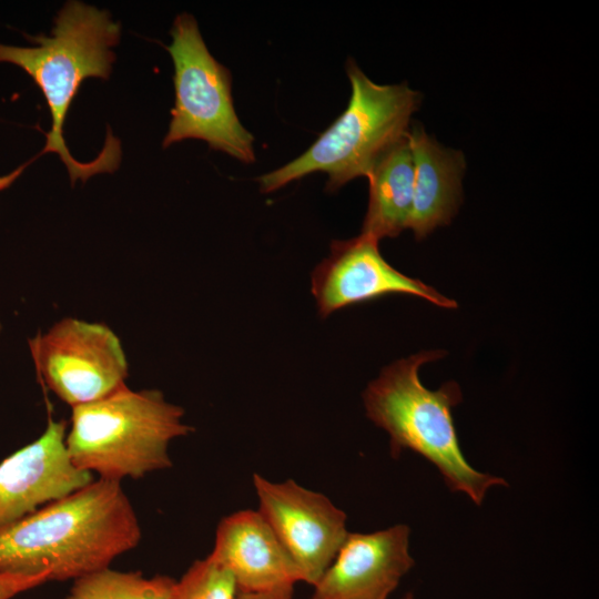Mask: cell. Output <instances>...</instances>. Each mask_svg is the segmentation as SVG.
Returning <instances> with one entry per match:
<instances>
[{
	"mask_svg": "<svg viewBox=\"0 0 599 599\" xmlns=\"http://www.w3.org/2000/svg\"><path fill=\"white\" fill-rule=\"evenodd\" d=\"M410 529L396 524L374 532H348L313 586L311 599H388L414 567Z\"/></svg>",
	"mask_w": 599,
	"mask_h": 599,
	"instance_id": "cell-11",
	"label": "cell"
},
{
	"mask_svg": "<svg viewBox=\"0 0 599 599\" xmlns=\"http://www.w3.org/2000/svg\"><path fill=\"white\" fill-rule=\"evenodd\" d=\"M30 345L43 383L72 407L126 386L122 344L104 324L65 317Z\"/></svg>",
	"mask_w": 599,
	"mask_h": 599,
	"instance_id": "cell-7",
	"label": "cell"
},
{
	"mask_svg": "<svg viewBox=\"0 0 599 599\" xmlns=\"http://www.w3.org/2000/svg\"><path fill=\"white\" fill-rule=\"evenodd\" d=\"M400 599H416V598L412 593H407Z\"/></svg>",
	"mask_w": 599,
	"mask_h": 599,
	"instance_id": "cell-19",
	"label": "cell"
},
{
	"mask_svg": "<svg viewBox=\"0 0 599 599\" xmlns=\"http://www.w3.org/2000/svg\"><path fill=\"white\" fill-rule=\"evenodd\" d=\"M121 26L105 10L80 1H68L54 19L51 35L28 37L35 47L0 43V62L28 73L39 87L50 109L52 126L40 154L55 152L68 169L70 180L87 181L101 172H113L121 160L120 141L108 136L94 161H77L63 139V123L80 85L88 78L109 79L120 41Z\"/></svg>",
	"mask_w": 599,
	"mask_h": 599,
	"instance_id": "cell-2",
	"label": "cell"
},
{
	"mask_svg": "<svg viewBox=\"0 0 599 599\" xmlns=\"http://www.w3.org/2000/svg\"><path fill=\"white\" fill-rule=\"evenodd\" d=\"M67 424L50 420L43 434L0 463V529L93 480L65 446Z\"/></svg>",
	"mask_w": 599,
	"mask_h": 599,
	"instance_id": "cell-10",
	"label": "cell"
},
{
	"mask_svg": "<svg viewBox=\"0 0 599 599\" xmlns=\"http://www.w3.org/2000/svg\"><path fill=\"white\" fill-rule=\"evenodd\" d=\"M209 556L232 573L243 592L270 591L300 581L292 559L255 510H240L222 518Z\"/></svg>",
	"mask_w": 599,
	"mask_h": 599,
	"instance_id": "cell-12",
	"label": "cell"
},
{
	"mask_svg": "<svg viewBox=\"0 0 599 599\" xmlns=\"http://www.w3.org/2000/svg\"><path fill=\"white\" fill-rule=\"evenodd\" d=\"M170 33L166 50L174 65L175 99L163 148L199 139L212 150L253 163L254 136L235 112L229 69L210 53L193 16L179 14Z\"/></svg>",
	"mask_w": 599,
	"mask_h": 599,
	"instance_id": "cell-6",
	"label": "cell"
},
{
	"mask_svg": "<svg viewBox=\"0 0 599 599\" xmlns=\"http://www.w3.org/2000/svg\"><path fill=\"white\" fill-rule=\"evenodd\" d=\"M176 580L103 568L74 580L64 599H171Z\"/></svg>",
	"mask_w": 599,
	"mask_h": 599,
	"instance_id": "cell-15",
	"label": "cell"
},
{
	"mask_svg": "<svg viewBox=\"0 0 599 599\" xmlns=\"http://www.w3.org/2000/svg\"><path fill=\"white\" fill-rule=\"evenodd\" d=\"M444 355L443 351L422 352L385 367L364 390V406L367 417L388 434L394 458L405 449L423 456L451 491L480 506L489 489L508 483L475 469L465 458L451 415L463 399L458 384L450 380L436 390L422 384L419 367Z\"/></svg>",
	"mask_w": 599,
	"mask_h": 599,
	"instance_id": "cell-3",
	"label": "cell"
},
{
	"mask_svg": "<svg viewBox=\"0 0 599 599\" xmlns=\"http://www.w3.org/2000/svg\"><path fill=\"white\" fill-rule=\"evenodd\" d=\"M182 407L156 389L124 386L92 403L72 407L65 446L72 464L99 478L121 481L172 466L169 444L193 428Z\"/></svg>",
	"mask_w": 599,
	"mask_h": 599,
	"instance_id": "cell-4",
	"label": "cell"
},
{
	"mask_svg": "<svg viewBox=\"0 0 599 599\" xmlns=\"http://www.w3.org/2000/svg\"><path fill=\"white\" fill-rule=\"evenodd\" d=\"M414 160V199L408 229L422 240L447 225L461 203L465 160L460 151L443 148L423 126L408 131Z\"/></svg>",
	"mask_w": 599,
	"mask_h": 599,
	"instance_id": "cell-13",
	"label": "cell"
},
{
	"mask_svg": "<svg viewBox=\"0 0 599 599\" xmlns=\"http://www.w3.org/2000/svg\"><path fill=\"white\" fill-rule=\"evenodd\" d=\"M253 484L257 511L292 559L300 581L314 586L348 534L346 514L325 495L293 479L272 483L254 474Z\"/></svg>",
	"mask_w": 599,
	"mask_h": 599,
	"instance_id": "cell-8",
	"label": "cell"
},
{
	"mask_svg": "<svg viewBox=\"0 0 599 599\" xmlns=\"http://www.w3.org/2000/svg\"><path fill=\"white\" fill-rule=\"evenodd\" d=\"M352 93L346 110L317 140L290 163L256 180L263 193L274 192L305 175H328L326 190L335 192L366 176L377 160L408 132L422 95L406 83L377 84L353 59L346 63Z\"/></svg>",
	"mask_w": 599,
	"mask_h": 599,
	"instance_id": "cell-5",
	"label": "cell"
},
{
	"mask_svg": "<svg viewBox=\"0 0 599 599\" xmlns=\"http://www.w3.org/2000/svg\"><path fill=\"white\" fill-rule=\"evenodd\" d=\"M140 539L120 481L93 479L0 529V573L75 580L108 568Z\"/></svg>",
	"mask_w": 599,
	"mask_h": 599,
	"instance_id": "cell-1",
	"label": "cell"
},
{
	"mask_svg": "<svg viewBox=\"0 0 599 599\" xmlns=\"http://www.w3.org/2000/svg\"><path fill=\"white\" fill-rule=\"evenodd\" d=\"M238 591L232 573L207 556L175 582L171 599H236Z\"/></svg>",
	"mask_w": 599,
	"mask_h": 599,
	"instance_id": "cell-16",
	"label": "cell"
},
{
	"mask_svg": "<svg viewBox=\"0 0 599 599\" xmlns=\"http://www.w3.org/2000/svg\"><path fill=\"white\" fill-rule=\"evenodd\" d=\"M369 199L362 234L395 237L408 229L414 199V160L407 134L388 149L367 175Z\"/></svg>",
	"mask_w": 599,
	"mask_h": 599,
	"instance_id": "cell-14",
	"label": "cell"
},
{
	"mask_svg": "<svg viewBox=\"0 0 599 599\" xmlns=\"http://www.w3.org/2000/svg\"><path fill=\"white\" fill-rule=\"evenodd\" d=\"M312 293L321 317L387 294H409L439 307H457L434 287L395 270L380 254L378 240L362 233L332 242L329 255L313 271Z\"/></svg>",
	"mask_w": 599,
	"mask_h": 599,
	"instance_id": "cell-9",
	"label": "cell"
},
{
	"mask_svg": "<svg viewBox=\"0 0 599 599\" xmlns=\"http://www.w3.org/2000/svg\"><path fill=\"white\" fill-rule=\"evenodd\" d=\"M294 586L282 587L278 589L263 592H243L238 591L236 599H292Z\"/></svg>",
	"mask_w": 599,
	"mask_h": 599,
	"instance_id": "cell-18",
	"label": "cell"
},
{
	"mask_svg": "<svg viewBox=\"0 0 599 599\" xmlns=\"http://www.w3.org/2000/svg\"><path fill=\"white\" fill-rule=\"evenodd\" d=\"M45 582L44 578L0 573V599H11Z\"/></svg>",
	"mask_w": 599,
	"mask_h": 599,
	"instance_id": "cell-17",
	"label": "cell"
}]
</instances>
